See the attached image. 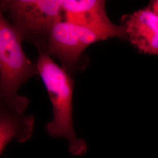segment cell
I'll use <instances>...</instances> for the list:
<instances>
[{"label": "cell", "mask_w": 158, "mask_h": 158, "mask_svg": "<svg viewBox=\"0 0 158 158\" xmlns=\"http://www.w3.org/2000/svg\"><path fill=\"white\" fill-rule=\"evenodd\" d=\"M148 5L150 6L155 12L158 15V0L151 1Z\"/></svg>", "instance_id": "obj_8"}, {"label": "cell", "mask_w": 158, "mask_h": 158, "mask_svg": "<svg viewBox=\"0 0 158 158\" xmlns=\"http://www.w3.org/2000/svg\"><path fill=\"white\" fill-rule=\"evenodd\" d=\"M64 21L104 34L108 38L127 40L123 25H115L108 17L102 0H63Z\"/></svg>", "instance_id": "obj_5"}, {"label": "cell", "mask_w": 158, "mask_h": 158, "mask_svg": "<svg viewBox=\"0 0 158 158\" xmlns=\"http://www.w3.org/2000/svg\"><path fill=\"white\" fill-rule=\"evenodd\" d=\"M62 4L63 0H8L0 6L23 40L45 52L52 29L64 21Z\"/></svg>", "instance_id": "obj_3"}, {"label": "cell", "mask_w": 158, "mask_h": 158, "mask_svg": "<svg viewBox=\"0 0 158 158\" xmlns=\"http://www.w3.org/2000/svg\"><path fill=\"white\" fill-rule=\"evenodd\" d=\"M36 65L53 108V118L45 125L46 131L53 138H65L72 155H84L87 151V143L84 139L77 137L74 129L73 79L45 52H39Z\"/></svg>", "instance_id": "obj_1"}, {"label": "cell", "mask_w": 158, "mask_h": 158, "mask_svg": "<svg viewBox=\"0 0 158 158\" xmlns=\"http://www.w3.org/2000/svg\"><path fill=\"white\" fill-rule=\"evenodd\" d=\"M34 127V118L14 113L1 104L0 152L2 154L6 145L14 138L19 142L26 141L31 136Z\"/></svg>", "instance_id": "obj_7"}, {"label": "cell", "mask_w": 158, "mask_h": 158, "mask_svg": "<svg viewBox=\"0 0 158 158\" xmlns=\"http://www.w3.org/2000/svg\"><path fill=\"white\" fill-rule=\"evenodd\" d=\"M107 39L104 34L62 21L52 29L45 53L57 58L69 74L83 68L82 55L89 46Z\"/></svg>", "instance_id": "obj_4"}, {"label": "cell", "mask_w": 158, "mask_h": 158, "mask_svg": "<svg viewBox=\"0 0 158 158\" xmlns=\"http://www.w3.org/2000/svg\"><path fill=\"white\" fill-rule=\"evenodd\" d=\"M127 40L140 52L158 56V15L148 6L121 18Z\"/></svg>", "instance_id": "obj_6"}, {"label": "cell", "mask_w": 158, "mask_h": 158, "mask_svg": "<svg viewBox=\"0 0 158 158\" xmlns=\"http://www.w3.org/2000/svg\"><path fill=\"white\" fill-rule=\"evenodd\" d=\"M23 38L10 21L0 12L1 104L14 113L25 114L29 100L18 94L22 85L39 74L36 63L23 50Z\"/></svg>", "instance_id": "obj_2"}]
</instances>
